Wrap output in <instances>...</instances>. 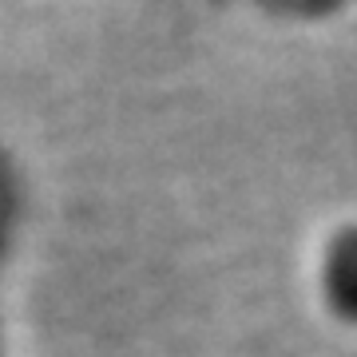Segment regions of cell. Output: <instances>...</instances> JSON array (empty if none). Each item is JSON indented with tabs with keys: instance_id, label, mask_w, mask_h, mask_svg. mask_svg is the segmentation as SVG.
I'll list each match as a JSON object with an SVG mask.
<instances>
[{
	"instance_id": "6da1fadb",
	"label": "cell",
	"mask_w": 357,
	"mask_h": 357,
	"mask_svg": "<svg viewBox=\"0 0 357 357\" xmlns=\"http://www.w3.org/2000/svg\"><path fill=\"white\" fill-rule=\"evenodd\" d=\"M321 298L337 321L357 326V222L333 230L321 250Z\"/></svg>"
}]
</instances>
